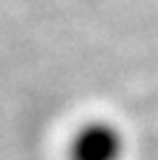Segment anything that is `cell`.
<instances>
[{
    "instance_id": "obj_1",
    "label": "cell",
    "mask_w": 158,
    "mask_h": 160,
    "mask_svg": "<svg viewBox=\"0 0 158 160\" xmlns=\"http://www.w3.org/2000/svg\"><path fill=\"white\" fill-rule=\"evenodd\" d=\"M67 156L69 160H124L126 137L117 123L94 119L74 133Z\"/></svg>"
}]
</instances>
